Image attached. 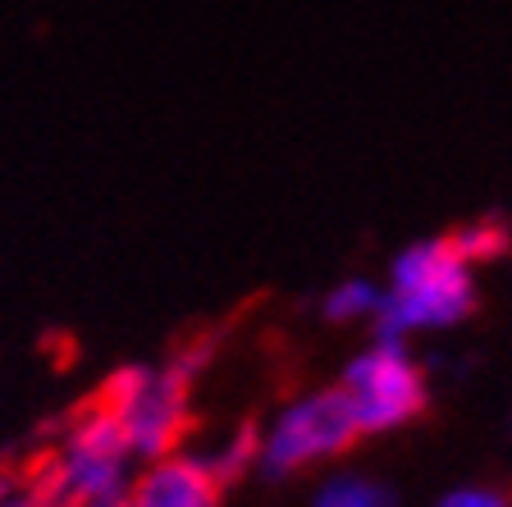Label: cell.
Wrapping results in <instances>:
<instances>
[{"label": "cell", "mask_w": 512, "mask_h": 507, "mask_svg": "<svg viewBox=\"0 0 512 507\" xmlns=\"http://www.w3.org/2000/svg\"><path fill=\"white\" fill-rule=\"evenodd\" d=\"M476 265L453 247L448 233L407 243L389 265V284L380 293L375 334L407 338L416 329H448L476 311Z\"/></svg>", "instance_id": "obj_1"}, {"label": "cell", "mask_w": 512, "mask_h": 507, "mask_svg": "<svg viewBox=\"0 0 512 507\" xmlns=\"http://www.w3.org/2000/svg\"><path fill=\"white\" fill-rule=\"evenodd\" d=\"M211 348H192L179 352L170 366H124L115 370L96 402H106L110 412L119 416L128 439V453L142 462H160L174 457L183 430H188V398H192V380L202 375Z\"/></svg>", "instance_id": "obj_2"}, {"label": "cell", "mask_w": 512, "mask_h": 507, "mask_svg": "<svg viewBox=\"0 0 512 507\" xmlns=\"http://www.w3.org/2000/svg\"><path fill=\"white\" fill-rule=\"evenodd\" d=\"M339 389L348 393V407L362 425V434H389L412 425L430 407L426 370L412 361L407 338L375 334L366 352L348 361Z\"/></svg>", "instance_id": "obj_3"}, {"label": "cell", "mask_w": 512, "mask_h": 507, "mask_svg": "<svg viewBox=\"0 0 512 507\" xmlns=\"http://www.w3.org/2000/svg\"><path fill=\"white\" fill-rule=\"evenodd\" d=\"M357 439H362V425H357V416L348 407V393L339 384L334 389H316L307 398L288 402L284 412L261 430V462H256V471L266 480H284L316 462L343 457Z\"/></svg>", "instance_id": "obj_4"}, {"label": "cell", "mask_w": 512, "mask_h": 507, "mask_svg": "<svg viewBox=\"0 0 512 507\" xmlns=\"http://www.w3.org/2000/svg\"><path fill=\"white\" fill-rule=\"evenodd\" d=\"M224 485L202 453L160 457L128 485V507H220Z\"/></svg>", "instance_id": "obj_5"}, {"label": "cell", "mask_w": 512, "mask_h": 507, "mask_svg": "<svg viewBox=\"0 0 512 507\" xmlns=\"http://www.w3.org/2000/svg\"><path fill=\"white\" fill-rule=\"evenodd\" d=\"M448 238H453V247H458L471 265L499 261V256L512 247V229H508V220H499V215H476L471 224L448 229Z\"/></svg>", "instance_id": "obj_6"}, {"label": "cell", "mask_w": 512, "mask_h": 507, "mask_svg": "<svg viewBox=\"0 0 512 507\" xmlns=\"http://www.w3.org/2000/svg\"><path fill=\"white\" fill-rule=\"evenodd\" d=\"M202 457L220 485H234V480H243L247 471H256V462H261V430H256V425H238L215 453H202Z\"/></svg>", "instance_id": "obj_7"}, {"label": "cell", "mask_w": 512, "mask_h": 507, "mask_svg": "<svg viewBox=\"0 0 512 507\" xmlns=\"http://www.w3.org/2000/svg\"><path fill=\"white\" fill-rule=\"evenodd\" d=\"M311 507H394V494L380 480L366 476H334L316 489Z\"/></svg>", "instance_id": "obj_8"}, {"label": "cell", "mask_w": 512, "mask_h": 507, "mask_svg": "<svg viewBox=\"0 0 512 507\" xmlns=\"http://www.w3.org/2000/svg\"><path fill=\"white\" fill-rule=\"evenodd\" d=\"M380 284H371V279H343L339 288H330V297H325V320H334V325H352V320H375V311H380Z\"/></svg>", "instance_id": "obj_9"}, {"label": "cell", "mask_w": 512, "mask_h": 507, "mask_svg": "<svg viewBox=\"0 0 512 507\" xmlns=\"http://www.w3.org/2000/svg\"><path fill=\"white\" fill-rule=\"evenodd\" d=\"M435 507H512V498L494 485H462V489H448Z\"/></svg>", "instance_id": "obj_10"}, {"label": "cell", "mask_w": 512, "mask_h": 507, "mask_svg": "<svg viewBox=\"0 0 512 507\" xmlns=\"http://www.w3.org/2000/svg\"><path fill=\"white\" fill-rule=\"evenodd\" d=\"M28 485V466H19V462H0V498H10L14 489H23Z\"/></svg>", "instance_id": "obj_11"}, {"label": "cell", "mask_w": 512, "mask_h": 507, "mask_svg": "<svg viewBox=\"0 0 512 507\" xmlns=\"http://www.w3.org/2000/svg\"><path fill=\"white\" fill-rule=\"evenodd\" d=\"M0 507H42V494L32 489V476H28V485H23V489H14L10 498H0Z\"/></svg>", "instance_id": "obj_12"}, {"label": "cell", "mask_w": 512, "mask_h": 507, "mask_svg": "<svg viewBox=\"0 0 512 507\" xmlns=\"http://www.w3.org/2000/svg\"><path fill=\"white\" fill-rule=\"evenodd\" d=\"M42 507H69V503H42Z\"/></svg>", "instance_id": "obj_13"}, {"label": "cell", "mask_w": 512, "mask_h": 507, "mask_svg": "<svg viewBox=\"0 0 512 507\" xmlns=\"http://www.w3.org/2000/svg\"><path fill=\"white\" fill-rule=\"evenodd\" d=\"M508 430H512V416H508Z\"/></svg>", "instance_id": "obj_14"}]
</instances>
